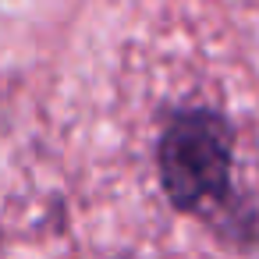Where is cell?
I'll return each instance as SVG.
<instances>
[{"mask_svg": "<svg viewBox=\"0 0 259 259\" xmlns=\"http://www.w3.org/2000/svg\"><path fill=\"white\" fill-rule=\"evenodd\" d=\"M234 132L217 110H181L160 135L156 167L174 209L209 217L231 199Z\"/></svg>", "mask_w": 259, "mask_h": 259, "instance_id": "6da1fadb", "label": "cell"}]
</instances>
